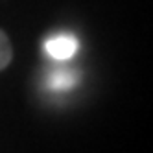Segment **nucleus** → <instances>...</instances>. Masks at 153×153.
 Here are the masks:
<instances>
[{
  "mask_svg": "<svg viewBox=\"0 0 153 153\" xmlns=\"http://www.w3.org/2000/svg\"><path fill=\"white\" fill-rule=\"evenodd\" d=\"M79 42L72 35H53L45 42V50L50 57L57 61H68L76 56Z\"/></svg>",
  "mask_w": 153,
  "mask_h": 153,
  "instance_id": "nucleus-1",
  "label": "nucleus"
},
{
  "mask_svg": "<svg viewBox=\"0 0 153 153\" xmlns=\"http://www.w3.org/2000/svg\"><path fill=\"white\" fill-rule=\"evenodd\" d=\"M74 85V76L70 72H63V70H57L52 74L50 78V87L56 91H63V89H70Z\"/></svg>",
  "mask_w": 153,
  "mask_h": 153,
  "instance_id": "nucleus-2",
  "label": "nucleus"
},
{
  "mask_svg": "<svg viewBox=\"0 0 153 153\" xmlns=\"http://www.w3.org/2000/svg\"><path fill=\"white\" fill-rule=\"evenodd\" d=\"M11 56H13V52H11L9 39H7V35L4 33V31L0 30V70H4L7 65H9Z\"/></svg>",
  "mask_w": 153,
  "mask_h": 153,
  "instance_id": "nucleus-3",
  "label": "nucleus"
}]
</instances>
